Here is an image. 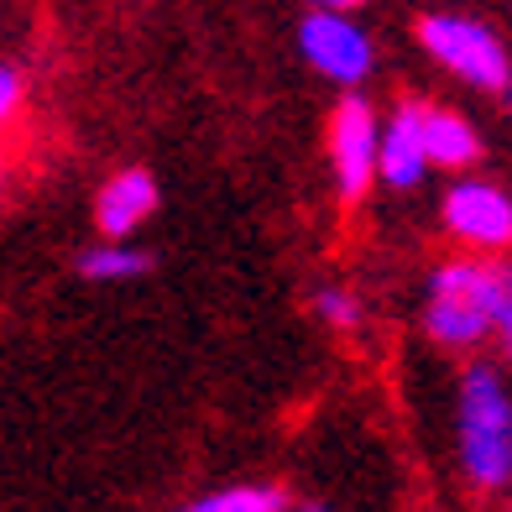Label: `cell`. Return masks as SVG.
Returning a JSON list of instances; mask_svg holds the SVG:
<instances>
[{
    "instance_id": "obj_1",
    "label": "cell",
    "mask_w": 512,
    "mask_h": 512,
    "mask_svg": "<svg viewBox=\"0 0 512 512\" xmlns=\"http://www.w3.org/2000/svg\"><path fill=\"white\" fill-rule=\"evenodd\" d=\"M455 445H460V471L476 486L512 481V392L497 377V366H486V361L465 366V377H460Z\"/></svg>"
},
{
    "instance_id": "obj_2",
    "label": "cell",
    "mask_w": 512,
    "mask_h": 512,
    "mask_svg": "<svg viewBox=\"0 0 512 512\" xmlns=\"http://www.w3.org/2000/svg\"><path fill=\"white\" fill-rule=\"evenodd\" d=\"M512 288V272L486 267V262H450L429 277V309L424 330L450 345V351H471L486 335H497L502 298Z\"/></svg>"
},
{
    "instance_id": "obj_3",
    "label": "cell",
    "mask_w": 512,
    "mask_h": 512,
    "mask_svg": "<svg viewBox=\"0 0 512 512\" xmlns=\"http://www.w3.org/2000/svg\"><path fill=\"white\" fill-rule=\"evenodd\" d=\"M418 42L434 53L455 79L486 89V95H507L512 89V58L492 27H481L471 16H424L418 21Z\"/></svg>"
},
{
    "instance_id": "obj_4",
    "label": "cell",
    "mask_w": 512,
    "mask_h": 512,
    "mask_svg": "<svg viewBox=\"0 0 512 512\" xmlns=\"http://www.w3.org/2000/svg\"><path fill=\"white\" fill-rule=\"evenodd\" d=\"M330 157H335V178H340V199L356 204L371 183H377V162H382V121L361 95H345L335 105Z\"/></svg>"
},
{
    "instance_id": "obj_5",
    "label": "cell",
    "mask_w": 512,
    "mask_h": 512,
    "mask_svg": "<svg viewBox=\"0 0 512 512\" xmlns=\"http://www.w3.org/2000/svg\"><path fill=\"white\" fill-rule=\"evenodd\" d=\"M298 48H304L309 68L314 74H324L330 84H345V89H356L366 74H371V37L356 27L345 11H309L304 16V27H298Z\"/></svg>"
},
{
    "instance_id": "obj_6",
    "label": "cell",
    "mask_w": 512,
    "mask_h": 512,
    "mask_svg": "<svg viewBox=\"0 0 512 512\" xmlns=\"http://www.w3.org/2000/svg\"><path fill=\"white\" fill-rule=\"evenodd\" d=\"M445 225L476 251H502L512 246V199L497 183H455L445 194Z\"/></svg>"
},
{
    "instance_id": "obj_7",
    "label": "cell",
    "mask_w": 512,
    "mask_h": 512,
    "mask_svg": "<svg viewBox=\"0 0 512 512\" xmlns=\"http://www.w3.org/2000/svg\"><path fill=\"white\" fill-rule=\"evenodd\" d=\"M424 110L429 105H398L392 121L382 126V162H377V178L392 183V189H413L418 178L429 173V147H424Z\"/></svg>"
},
{
    "instance_id": "obj_8",
    "label": "cell",
    "mask_w": 512,
    "mask_h": 512,
    "mask_svg": "<svg viewBox=\"0 0 512 512\" xmlns=\"http://www.w3.org/2000/svg\"><path fill=\"white\" fill-rule=\"evenodd\" d=\"M152 209H157V178L147 168H126V173H115L100 189L95 225H100V236L126 241L142 220H152Z\"/></svg>"
},
{
    "instance_id": "obj_9",
    "label": "cell",
    "mask_w": 512,
    "mask_h": 512,
    "mask_svg": "<svg viewBox=\"0 0 512 512\" xmlns=\"http://www.w3.org/2000/svg\"><path fill=\"white\" fill-rule=\"evenodd\" d=\"M424 147H429V168L460 173V168H471V162L481 157V136H476V126L465 121V115L429 105L424 110Z\"/></svg>"
},
{
    "instance_id": "obj_10",
    "label": "cell",
    "mask_w": 512,
    "mask_h": 512,
    "mask_svg": "<svg viewBox=\"0 0 512 512\" xmlns=\"http://www.w3.org/2000/svg\"><path fill=\"white\" fill-rule=\"evenodd\" d=\"M147 267H152L147 251H136L126 241H110V236L79 256V277H89V283H131V277H142Z\"/></svg>"
},
{
    "instance_id": "obj_11",
    "label": "cell",
    "mask_w": 512,
    "mask_h": 512,
    "mask_svg": "<svg viewBox=\"0 0 512 512\" xmlns=\"http://www.w3.org/2000/svg\"><path fill=\"white\" fill-rule=\"evenodd\" d=\"M173 512H288V492L283 486H225Z\"/></svg>"
},
{
    "instance_id": "obj_12",
    "label": "cell",
    "mask_w": 512,
    "mask_h": 512,
    "mask_svg": "<svg viewBox=\"0 0 512 512\" xmlns=\"http://www.w3.org/2000/svg\"><path fill=\"white\" fill-rule=\"evenodd\" d=\"M314 309H319V319L330 324V330H356V324H361V304L345 288H324L314 298Z\"/></svg>"
},
{
    "instance_id": "obj_13",
    "label": "cell",
    "mask_w": 512,
    "mask_h": 512,
    "mask_svg": "<svg viewBox=\"0 0 512 512\" xmlns=\"http://www.w3.org/2000/svg\"><path fill=\"white\" fill-rule=\"evenodd\" d=\"M16 105H21V74L0 63V126H6L11 115H16Z\"/></svg>"
},
{
    "instance_id": "obj_14",
    "label": "cell",
    "mask_w": 512,
    "mask_h": 512,
    "mask_svg": "<svg viewBox=\"0 0 512 512\" xmlns=\"http://www.w3.org/2000/svg\"><path fill=\"white\" fill-rule=\"evenodd\" d=\"M497 335H502V345H507V361H512V288H507V298H502V314H497Z\"/></svg>"
},
{
    "instance_id": "obj_15",
    "label": "cell",
    "mask_w": 512,
    "mask_h": 512,
    "mask_svg": "<svg viewBox=\"0 0 512 512\" xmlns=\"http://www.w3.org/2000/svg\"><path fill=\"white\" fill-rule=\"evenodd\" d=\"M309 6H319V11H356V6H366V0H309Z\"/></svg>"
},
{
    "instance_id": "obj_16",
    "label": "cell",
    "mask_w": 512,
    "mask_h": 512,
    "mask_svg": "<svg viewBox=\"0 0 512 512\" xmlns=\"http://www.w3.org/2000/svg\"><path fill=\"white\" fill-rule=\"evenodd\" d=\"M298 512H330V507H319V502H309V507H298Z\"/></svg>"
}]
</instances>
